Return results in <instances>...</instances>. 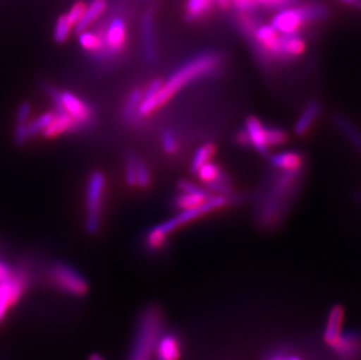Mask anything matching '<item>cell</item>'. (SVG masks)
Returning a JSON list of instances; mask_svg holds the SVG:
<instances>
[{
  "label": "cell",
  "mask_w": 361,
  "mask_h": 360,
  "mask_svg": "<svg viewBox=\"0 0 361 360\" xmlns=\"http://www.w3.org/2000/svg\"><path fill=\"white\" fill-rule=\"evenodd\" d=\"M303 176L304 169L276 170L268 178L256 198L255 219L259 228L269 231L282 222L296 197Z\"/></svg>",
  "instance_id": "1"
},
{
  "label": "cell",
  "mask_w": 361,
  "mask_h": 360,
  "mask_svg": "<svg viewBox=\"0 0 361 360\" xmlns=\"http://www.w3.org/2000/svg\"><path fill=\"white\" fill-rule=\"evenodd\" d=\"M222 64V56L214 52H204L190 59L184 65L163 82L159 92L149 100H143L140 106V119L152 115L173 99L181 89L191 85L192 82L214 74Z\"/></svg>",
  "instance_id": "2"
},
{
  "label": "cell",
  "mask_w": 361,
  "mask_h": 360,
  "mask_svg": "<svg viewBox=\"0 0 361 360\" xmlns=\"http://www.w3.org/2000/svg\"><path fill=\"white\" fill-rule=\"evenodd\" d=\"M239 199V197L233 196V194L231 196H221V194L211 196L199 208L180 211V213H178L173 217L151 228L150 231L147 232V238H145V246L152 252L159 251L166 244L169 235L173 233L174 231H177L178 228L190 224L192 221L198 220L201 217L209 215L212 212L218 211L226 206L235 204Z\"/></svg>",
  "instance_id": "3"
},
{
  "label": "cell",
  "mask_w": 361,
  "mask_h": 360,
  "mask_svg": "<svg viewBox=\"0 0 361 360\" xmlns=\"http://www.w3.org/2000/svg\"><path fill=\"white\" fill-rule=\"evenodd\" d=\"M163 330V311L159 306L151 304L140 313L129 360L154 359L156 345Z\"/></svg>",
  "instance_id": "4"
},
{
  "label": "cell",
  "mask_w": 361,
  "mask_h": 360,
  "mask_svg": "<svg viewBox=\"0 0 361 360\" xmlns=\"http://www.w3.org/2000/svg\"><path fill=\"white\" fill-rule=\"evenodd\" d=\"M47 92L54 103V112H66L75 119L82 129L89 128L94 123V110L88 103L71 92H59L54 87H47Z\"/></svg>",
  "instance_id": "5"
},
{
  "label": "cell",
  "mask_w": 361,
  "mask_h": 360,
  "mask_svg": "<svg viewBox=\"0 0 361 360\" xmlns=\"http://www.w3.org/2000/svg\"><path fill=\"white\" fill-rule=\"evenodd\" d=\"M106 191V177L102 172L95 171L90 174L87 184V217L85 229L89 234H96L101 224V210H102L103 197Z\"/></svg>",
  "instance_id": "6"
},
{
  "label": "cell",
  "mask_w": 361,
  "mask_h": 360,
  "mask_svg": "<svg viewBox=\"0 0 361 360\" xmlns=\"http://www.w3.org/2000/svg\"><path fill=\"white\" fill-rule=\"evenodd\" d=\"M49 276L55 288L69 296L83 297L88 294L90 289L88 280L79 270L67 263H54L49 272Z\"/></svg>",
  "instance_id": "7"
},
{
  "label": "cell",
  "mask_w": 361,
  "mask_h": 360,
  "mask_svg": "<svg viewBox=\"0 0 361 360\" xmlns=\"http://www.w3.org/2000/svg\"><path fill=\"white\" fill-rule=\"evenodd\" d=\"M102 32L104 48L94 59L96 61H109L126 49L128 41L126 21L121 16L114 17L109 24L102 28Z\"/></svg>",
  "instance_id": "8"
},
{
  "label": "cell",
  "mask_w": 361,
  "mask_h": 360,
  "mask_svg": "<svg viewBox=\"0 0 361 360\" xmlns=\"http://www.w3.org/2000/svg\"><path fill=\"white\" fill-rule=\"evenodd\" d=\"M30 279L27 272L17 269L13 276L0 284V323L6 318L7 313L23 299L27 292Z\"/></svg>",
  "instance_id": "9"
},
{
  "label": "cell",
  "mask_w": 361,
  "mask_h": 360,
  "mask_svg": "<svg viewBox=\"0 0 361 360\" xmlns=\"http://www.w3.org/2000/svg\"><path fill=\"white\" fill-rule=\"evenodd\" d=\"M330 347L338 360H361V332L343 331Z\"/></svg>",
  "instance_id": "10"
},
{
  "label": "cell",
  "mask_w": 361,
  "mask_h": 360,
  "mask_svg": "<svg viewBox=\"0 0 361 360\" xmlns=\"http://www.w3.org/2000/svg\"><path fill=\"white\" fill-rule=\"evenodd\" d=\"M271 25L281 35H295L307 26L298 7L283 8L277 12L271 19Z\"/></svg>",
  "instance_id": "11"
},
{
  "label": "cell",
  "mask_w": 361,
  "mask_h": 360,
  "mask_svg": "<svg viewBox=\"0 0 361 360\" xmlns=\"http://www.w3.org/2000/svg\"><path fill=\"white\" fill-rule=\"evenodd\" d=\"M249 143L261 156H269V146L266 140V126L256 116H249L245 119V128Z\"/></svg>",
  "instance_id": "12"
},
{
  "label": "cell",
  "mask_w": 361,
  "mask_h": 360,
  "mask_svg": "<svg viewBox=\"0 0 361 360\" xmlns=\"http://www.w3.org/2000/svg\"><path fill=\"white\" fill-rule=\"evenodd\" d=\"M142 44L144 58L154 65L157 61V51L154 41V16L151 10L147 11L142 18Z\"/></svg>",
  "instance_id": "13"
},
{
  "label": "cell",
  "mask_w": 361,
  "mask_h": 360,
  "mask_svg": "<svg viewBox=\"0 0 361 360\" xmlns=\"http://www.w3.org/2000/svg\"><path fill=\"white\" fill-rule=\"evenodd\" d=\"M181 357L180 338L173 332L161 333L158 340L154 360H179Z\"/></svg>",
  "instance_id": "14"
},
{
  "label": "cell",
  "mask_w": 361,
  "mask_h": 360,
  "mask_svg": "<svg viewBox=\"0 0 361 360\" xmlns=\"http://www.w3.org/2000/svg\"><path fill=\"white\" fill-rule=\"evenodd\" d=\"M54 119H51L49 126L41 133L46 138H54V137L60 136L63 133H76V131L82 130V126L79 123L71 117L67 112H54Z\"/></svg>",
  "instance_id": "15"
},
{
  "label": "cell",
  "mask_w": 361,
  "mask_h": 360,
  "mask_svg": "<svg viewBox=\"0 0 361 360\" xmlns=\"http://www.w3.org/2000/svg\"><path fill=\"white\" fill-rule=\"evenodd\" d=\"M273 169L280 171H300L304 169V157L297 151H284L268 156Z\"/></svg>",
  "instance_id": "16"
},
{
  "label": "cell",
  "mask_w": 361,
  "mask_h": 360,
  "mask_svg": "<svg viewBox=\"0 0 361 360\" xmlns=\"http://www.w3.org/2000/svg\"><path fill=\"white\" fill-rule=\"evenodd\" d=\"M319 114H321V103L318 102L317 100H312L310 102H307L293 126V133L300 137L307 135L314 122L317 121Z\"/></svg>",
  "instance_id": "17"
},
{
  "label": "cell",
  "mask_w": 361,
  "mask_h": 360,
  "mask_svg": "<svg viewBox=\"0 0 361 360\" xmlns=\"http://www.w3.org/2000/svg\"><path fill=\"white\" fill-rule=\"evenodd\" d=\"M344 315V308L341 306H332V309L329 313L326 325H325V330H324V340L329 347H331L343 332Z\"/></svg>",
  "instance_id": "18"
},
{
  "label": "cell",
  "mask_w": 361,
  "mask_h": 360,
  "mask_svg": "<svg viewBox=\"0 0 361 360\" xmlns=\"http://www.w3.org/2000/svg\"><path fill=\"white\" fill-rule=\"evenodd\" d=\"M307 51V42L298 33L281 35V54L282 61H290L298 58Z\"/></svg>",
  "instance_id": "19"
},
{
  "label": "cell",
  "mask_w": 361,
  "mask_h": 360,
  "mask_svg": "<svg viewBox=\"0 0 361 360\" xmlns=\"http://www.w3.org/2000/svg\"><path fill=\"white\" fill-rule=\"evenodd\" d=\"M334 123L336 128L341 131V135L355 146V149L361 156V131L343 114H334Z\"/></svg>",
  "instance_id": "20"
},
{
  "label": "cell",
  "mask_w": 361,
  "mask_h": 360,
  "mask_svg": "<svg viewBox=\"0 0 361 360\" xmlns=\"http://www.w3.org/2000/svg\"><path fill=\"white\" fill-rule=\"evenodd\" d=\"M106 8H108V1L106 0H92V3L87 5L83 17L74 28L76 33L80 35L81 32L88 30L89 26L94 24L106 12Z\"/></svg>",
  "instance_id": "21"
},
{
  "label": "cell",
  "mask_w": 361,
  "mask_h": 360,
  "mask_svg": "<svg viewBox=\"0 0 361 360\" xmlns=\"http://www.w3.org/2000/svg\"><path fill=\"white\" fill-rule=\"evenodd\" d=\"M142 101H143V92L138 88L133 89L128 95V99L126 100L122 109L123 119L126 123L137 124L142 121L140 116V106Z\"/></svg>",
  "instance_id": "22"
},
{
  "label": "cell",
  "mask_w": 361,
  "mask_h": 360,
  "mask_svg": "<svg viewBox=\"0 0 361 360\" xmlns=\"http://www.w3.org/2000/svg\"><path fill=\"white\" fill-rule=\"evenodd\" d=\"M209 197H211V192L207 188L197 191V192H180L174 199V206L180 211L199 208Z\"/></svg>",
  "instance_id": "23"
},
{
  "label": "cell",
  "mask_w": 361,
  "mask_h": 360,
  "mask_svg": "<svg viewBox=\"0 0 361 360\" xmlns=\"http://www.w3.org/2000/svg\"><path fill=\"white\" fill-rule=\"evenodd\" d=\"M216 1L215 0H188L185 7V20L195 23L207 16Z\"/></svg>",
  "instance_id": "24"
},
{
  "label": "cell",
  "mask_w": 361,
  "mask_h": 360,
  "mask_svg": "<svg viewBox=\"0 0 361 360\" xmlns=\"http://www.w3.org/2000/svg\"><path fill=\"white\" fill-rule=\"evenodd\" d=\"M79 44L85 51L88 52L92 58L101 53L104 48V39H103V32L99 30L96 31L81 32L79 35Z\"/></svg>",
  "instance_id": "25"
},
{
  "label": "cell",
  "mask_w": 361,
  "mask_h": 360,
  "mask_svg": "<svg viewBox=\"0 0 361 360\" xmlns=\"http://www.w3.org/2000/svg\"><path fill=\"white\" fill-rule=\"evenodd\" d=\"M305 24L310 25L323 21L330 16V8L322 3H307L298 6Z\"/></svg>",
  "instance_id": "26"
},
{
  "label": "cell",
  "mask_w": 361,
  "mask_h": 360,
  "mask_svg": "<svg viewBox=\"0 0 361 360\" xmlns=\"http://www.w3.org/2000/svg\"><path fill=\"white\" fill-rule=\"evenodd\" d=\"M215 151H216V148L211 142L199 146L192 157L191 165H190L192 174H195L202 165L211 162L212 158L214 157Z\"/></svg>",
  "instance_id": "27"
},
{
  "label": "cell",
  "mask_w": 361,
  "mask_h": 360,
  "mask_svg": "<svg viewBox=\"0 0 361 360\" xmlns=\"http://www.w3.org/2000/svg\"><path fill=\"white\" fill-rule=\"evenodd\" d=\"M225 174L221 170V167L213 163V162H208L199 169L195 174L199 178L201 183L204 184V186L208 184L213 183L219 177H221L222 174Z\"/></svg>",
  "instance_id": "28"
},
{
  "label": "cell",
  "mask_w": 361,
  "mask_h": 360,
  "mask_svg": "<svg viewBox=\"0 0 361 360\" xmlns=\"http://www.w3.org/2000/svg\"><path fill=\"white\" fill-rule=\"evenodd\" d=\"M289 140L288 133L282 128L266 126V140L269 148L284 145Z\"/></svg>",
  "instance_id": "29"
},
{
  "label": "cell",
  "mask_w": 361,
  "mask_h": 360,
  "mask_svg": "<svg viewBox=\"0 0 361 360\" xmlns=\"http://www.w3.org/2000/svg\"><path fill=\"white\" fill-rule=\"evenodd\" d=\"M73 26L69 23L68 19L66 17V14L59 17L55 24L54 28V40L58 44H63L68 40L69 35L72 33Z\"/></svg>",
  "instance_id": "30"
},
{
  "label": "cell",
  "mask_w": 361,
  "mask_h": 360,
  "mask_svg": "<svg viewBox=\"0 0 361 360\" xmlns=\"http://www.w3.org/2000/svg\"><path fill=\"white\" fill-rule=\"evenodd\" d=\"M54 112H44L42 115L37 117L35 121H32L31 123H28L27 128L30 137L35 136V135H38V133H42V131L49 126V123L51 122V119H54Z\"/></svg>",
  "instance_id": "31"
},
{
  "label": "cell",
  "mask_w": 361,
  "mask_h": 360,
  "mask_svg": "<svg viewBox=\"0 0 361 360\" xmlns=\"http://www.w3.org/2000/svg\"><path fill=\"white\" fill-rule=\"evenodd\" d=\"M140 162V158H138L135 153H130L128 158H126L124 176H126V184H128L129 186H136L137 171H138Z\"/></svg>",
  "instance_id": "32"
},
{
  "label": "cell",
  "mask_w": 361,
  "mask_h": 360,
  "mask_svg": "<svg viewBox=\"0 0 361 360\" xmlns=\"http://www.w3.org/2000/svg\"><path fill=\"white\" fill-rule=\"evenodd\" d=\"M161 146L163 150L167 155H176L178 151V140L177 137L174 135L173 131L170 129H166L161 135Z\"/></svg>",
  "instance_id": "33"
},
{
  "label": "cell",
  "mask_w": 361,
  "mask_h": 360,
  "mask_svg": "<svg viewBox=\"0 0 361 360\" xmlns=\"http://www.w3.org/2000/svg\"><path fill=\"white\" fill-rule=\"evenodd\" d=\"M85 8H87V5L83 1H78V3L74 4L71 7L68 13L66 14V17H67L69 23L72 25L73 28H75L76 24L81 20V18L85 14Z\"/></svg>",
  "instance_id": "34"
},
{
  "label": "cell",
  "mask_w": 361,
  "mask_h": 360,
  "mask_svg": "<svg viewBox=\"0 0 361 360\" xmlns=\"http://www.w3.org/2000/svg\"><path fill=\"white\" fill-rule=\"evenodd\" d=\"M231 7L235 10L236 13L252 14L257 10L259 4L255 0H232Z\"/></svg>",
  "instance_id": "35"
},
{
  "label": "cell",
  "mask_w": 361,
  "mask_h": 360,
  "mask_svg": "<svg viewBox=\"0 0 361 360\" xmlns=\"http://www.w3.org/2000/svg\"><path fill=\"white\" fill-rule=\"evenodd\" d=\"M151 184V174L147 164L140 160V165H138V171H137L136 186L140 188H147L150 186Z\"/></svg>",
  "instance_id": "36"
},
{
  "label": "cell",
  "mask_w": 361,
  "mask_h": 360,
  "mask_svg": "<svg viewBox=\"0 0 361 360\" xmlns=\"http://www.w3.org/2000/svg\"><path fill=\"white\" fill-rule=\"evenodd\" d=\"M27 124L17 123V126H16V130H14V142H16L17 145H24L26 143V140L28 138H31L30 133H28Z\"/></svg>",
  "instance_id": "37"
},
{
  "label": "cell",
  "mask_w": 361,
  "mask_h": 360,
  "mask_svg": "<svg viewBox=\"0 0 361 360\" xmlns=\"http://www.w3.org/2000/svg\"><path fill=\"white\" fill-rule=\"evenodd\" d=\"M259 6L271 8V10H281L284 7L289 6L293 3V0H256Z\"/></svg>",
  "instance_id": "38"
},
{
  "label": "cell",
  "mask_w": 361,
  "mask_h": 360,
  "mask_svg": "<svg viewBox=\"0 0 361 360\" xmlns=\"http://www.w3.org/2000/svg\"><path fill=\"white\" fill-rule=\"evenodd\" d=\"M17 269L6 261H4L0 258V284L5 282L7 280L13 276L14 272H17Z\"/></svg>",
  "instance_id": "39"
},
{
  "label": "cell",
  "mask_w": 361,
  "mask_h": 360,
  "mask_svg": "<svg viewBox=\"0 0 361 360\" xmlns=\"http://www.w3.org/2000/svg\"><path fill=\"white\" fill-rule=\"evenodd\" d=\"M32 107L28 102L21 103L20 107L18 109L17 123H23L27 124L30 116H31Z\"/></svg>",
  "instance_id": "40"
},
{
  "label": "cell",
  "mask_w": 361,
  "mask_h": 360,
  "mask_svg": "<svg viewBox=\"0 0 361 360\" xmlns=\"http://www.w3.org/2000/svg\"><path fill=\"white\" fill-rule=\"evenodd\" d=\"M161 85H163V82L161 80H154V81L150 82V85H147L145 92H143V100H149L151 97H154L159 92Z\"/></svg>",
  "instance_id": "41"
},
{
  "label": "cell",
  "mask_w": 361,
  "mask_h": 360,
  "mask_svg": "<svg viewBox=\"0 0 361 360\" xmlns=\"http://www.w3.org/2000/svg\"><path fill=\"white\" fill-rule=\"evenodd\" d=\"M178 188L180 192H197V191L204 190V187L199 186L193 181H190V180L178 181Z\"/></svg>",
  "instance_id": "42"
},
{
  "label": "cell",
  "mask_w": 361,
  "mask_h": 360,
  "mask_svg": "<svg viewBox=\"0 0 361 360\" xmlns=\"http://www.w3.org/2000/svg\"><path fill=\"white\" fill-rule=\"evenodd\" d=\"M286 354V347H279L276 350L271 351L263 360H283Z\"/></svg>",
  "instance_id": "43"
},
{
  "label": "cell",
  "mask_w": 361,
  "mask_h": 360,
  "mask_svg": "<svg viewBox=\"0 0 361 360\" xmlns=\"http://www.w3.org/2000/svg\"><path fill=\"white\" fill-rule=\"evenodd\" d=\"M235 140L240 145L242 146H250V143H249V138L247 136V133H245V129L240 130L236 133Z\"/></svg>",
  "instance_id": "44"
},
{
  "label": "cell",
  "mask_w": 361,
  "mask_h": 360,
  "mask_svg": "<svg viewBox=\"0 0 361 360\" xmlns=\"http://www.w3.org/2000/svg\"><path fill=\"white\" fill-rule=\"evenodd\" d=\"M222 10H228L232 6V0H215Z\"/></svg>",
  "instance_id": "45"
},
{
  "label": "cell",
  "mask_w": 361,
  "mask_h": 360,
  "mask_svg": "<svg viewBox=\"0 0 361 360\" xmlns=\"http://www.w3.org/2000/svg\"><path fill=\"white\" fill-rule=\"evenodd\" d=\"M343 3L346 4V5H350V6H357L358 7L359 3H360V0H341Z\"/></svg>",
  "instance_id": "46"
},
{
  "label": "cell",
  "mask_w": 361,
  "mask_h": 360,
  "mask_svg": "<svg viewBox=\"0 0 361 360\" xmlns=\"http://www.w3.org/2000/svg\"><path fill=\"white\" fill-rule=\"evenodd\" d=\"M89 360H106V359H104V358H103L102 356H99V354H90V357H89Z\"/></svg>",
  "instance_id": "47"
},
{
  "label": "cell",
  "mask_w": 361,
  "mask_h": 360,
  "mask_svg": "<svg viewBox=\"0 0 361 360\" xmlns=\"http://www.w3.org/2000/svg\"><path fill=\"white\" fill-rule=\"evenodd\" d=\"M355 200L361 205V191H357L355 193Z\"/></svg>",
  "instance_id": "48"
},
{
  "label": "cell",
  "mask_w": 361,
  "mask_h": 360,
  "mask_svg": "<svg viewBox=\"0 0 361 360\" xmlns=\"http://www.w3.org/2000/svg\"><path fill=\"white\" fill-rule=\"evenodd\" d=\"M358 7H359V8H360V11H361V0H360V3H359Z\"/></svg>",
  "instance_id": "49"
}]
</instances>
